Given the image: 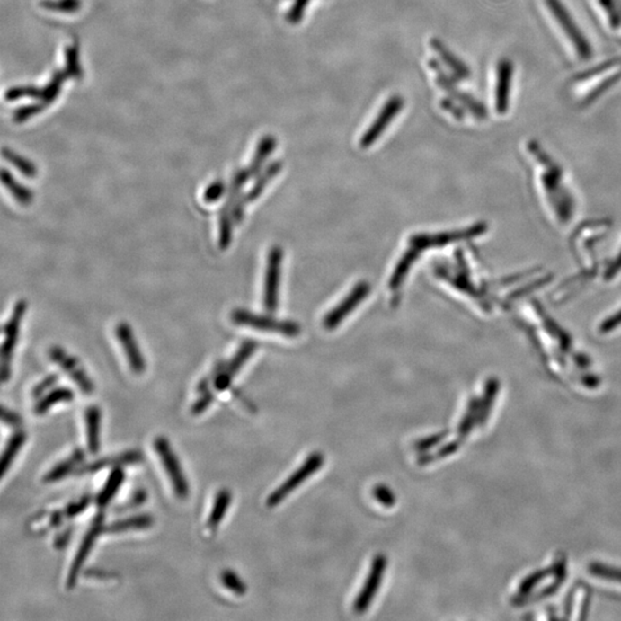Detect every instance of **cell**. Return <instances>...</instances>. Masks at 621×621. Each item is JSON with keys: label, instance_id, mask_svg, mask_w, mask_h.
I'll use <instances>...</instances> for the list:
<instances>
[{"label": "cell", "instance_id": "22", "mask_svg": "<svg viewBox=\"0 0 621 621\" xmlns=\"http://www.w3.org/2000/svg\"><path fill=\"white\" fill-rule=\"evenodd\" d=\"M142 460L143 454L141 451L130 450L123 452V454L120 455H115L111 456V457L98 459L96 460V462H93L89 465H82V466L79 468V470L76 471V473H79V475H84V473L97 472L104 470V468L108 467H121L123 466V465L138 464L139 462H142Z\"/></svg>", "mask_w": 621, "mask_h": 621}, {"label": "cell", "instance_id": "32", "mask_svg": "<svg viewBox=\"0 0 621 621\" xmlns=\"http://www.w3.org/2000/svg\"><path fill=\"white\" fill-rule=\"evenodd\" d=\"M75 394L73 393L71 388L67 386H59L50 390L48 394H45L43 397H40L39 402L36 403L34 411L36 414L43 415L50 411L51 407L60 404V403H69L74 400Z\"/></svg>", "mask_w": 621, "mask_h": 621}, {"label": "cell", "instance_id": "29", "mask_svg": "<svg viewBox=\"0 0 621 621\" xmlns=\"http://www.w3.org/2000/svg\"><path fill=\"white\" fill-rule=\"evenodd\" d=\"M501 384L499 378H489L484 386L483 395L481 397L478 425L483 427L491 417L496 397L499 396Z\"/></svg>", "mask_w": 621, "mask_h": 621}, {"label": "cell", "instance_id": "34", "mask_svg": "<svg viewBox=\"0 0 621 621\" xmlns=\"http://www.w3.org/2000/svg\"><path fill=\"white\" fill-rule=\"evenodd\" d=\"M27 436L22 430L15 431L11 436L6 444L5 449L3 451L2 460H0V475L5 476L8 470H10L12 464H13L16 456L20 450L22 449L24 442H26Z\"/></svg>", "mask_w": 621, "mask_h": 621}, {"label": "cell", "instance_id": "31", "mask_svg": "<svg viewBox=\"0 0 621 621\" xmlns=\"http://www.w3.org/2000/svg\"><path fill=\"white\" fill-rule=\"evenodd\" d=\"M277 146V139L271 135H266L261 139V142L258 143L256 154L253 155V162H251L250 166L246 168L251 179L261 174L262 166H264L270 155L273 154Z\"/></svg>", "mask_w": 621, "mask_h": 621}, {"label": "cell", "instance_id": "15", "mask_svg": "<svg viewBox=\"0 0 621 621\" xmlns=\"http://www.w3.org/2000/svg\"><path fill=\"white\" fill-rule=\"evenodd\" d=\"M371 293V286L368 282H360L353 288L351 293L345 296L342 302L329 311L324 319V327L326 331H334L342 324L347 316L355 311L358 306L364 302L365 298Z\"/></svg>", "mask_w": 621, "mask_h": 621}, {"label": "cell", "instance_id": "40", "mask_svg": "<svg viewBox=\"0 0 621 621\" xmlns=\"http://www.w3.org/2000/svg\"><path fill=\"white\" fill-rule=\"evenodd\" d=\"M40 6L49 11L65 12V13H74L79 11L81 0H44Z\"/></svg>", "mask_w": 621, "mask_h": 621}, {"label": "cell", "instance_id": "19", "mask_svg": "<svg viewBox=\"0 0 621 621\" xmlns=\"http://www.w3.org/2000/svg\"><path fill=\"white\" fill-rule=\"evenodd\" d=\"M115 336L120 342L129 361L131 371L135 374H143L146 371V359H144L141 349L138 347V341L135 339L133 329L130 324L120 323L115 328Z\"/></svg>", "mask_w": 621, "mask_h": 621}, {"label": "cell", "instance_id": "44", "mask_svg": "<svg viewBox=\"0 0 621 621\" xmlns=\"http://www.w3.org/2000/svg\"><path fill=\"white\" fill-rule=\"evenodd\" d=\"M448 434H449V430H444L439 431L438 434L430 435L429 438L419 439V441L415 443V449L421 452V454L422 452L430 451L433 449L434 447L439 446V443H442Z\"/></svg>", "mask_w": 621, "mask_h": 621}, {"label": "cell", "instance_id": "2", "mask_svg": "<svg viewBox=\"0 0 621 621\" xmlns=\"http://www.w3.org/2000/svg\"><path fill=\"white\" fill-rule=\"evenodd\" d=\"M530 154L538 160V163L545 167L546 171L541 176V182L546 196L553 197L550 203L554 205V212L558 216V220L562 222L569 221L573 216L574 201L573 197L566 191L564 183H563V172L558 164L550 158L542 147L538 146L537 142L532 141L528 144Z\"/></svg>", "mask_w": 621, "mask_h": 621}, {"label": "cell", "instance_id": "14", "mask_svg": "<svg viewBox=\"0 0 621 621\" xmlns=\"http://www.w3.org/2000/svg\"><path fill=\"white\" fill-rule=\"evenodd\" d=\"M258 344L254 341H245L229 363L217 366L216 374L213 376V378H215V388L217 392H225L226 389L229 388L234 377L244 368L246 361L256 352Z\"/></svg>", "mask_w": 621, "mask_h": 621}, {"label": "cell", "instance_id": "46", "mask_svg": "<svg viewBox=\"0 0 621 621\" xmlns=\"http://www.w3.org/2000/svg\"><path fill=\"white\" fill-rule=\"evenodd\" d=\"M310 0H295L293 6L290 7L287 14V22L290 24H298L306 15V8Z\"/></svg>", "mask_w": 621, "mask_h": 621}, {"label": "cell", "instance_id": "38", "mask_svg": "<svg viewBox=\"0 0 621 621\" xmlns=\"http://www.w3.org/2000/svg\"><path fill=\"white\" fill-rule=\"evenodd\" d=\"M464 441L457 439H454L449 443L444 444L443 447H439V450L433 455H422L419 458L418 462L421 465H429L430 463L436 462V460L449 457V456L454 455L456 451H458L460 446H462Z\"/></svg>", "mask_w": 621, "mask_h": 621}, {"label": "cell", "instance_id": "12", "mask_svg": "<svg viewBox=\"0 0 621 621\" xmlns=\"http://www.w3.org/2000/svg\"><path fill=\"white\" fill-rule=\"evenodd\" d=\"M283 251L279 246H273L267 258L264 307L270 315L275 314L279 307V283H281Z\"/></svg>", "mask_w": 621, "mask_h": 621}, {"label": "cell", "instance_id": "17", "mask_svg": "<svg viewBox=\"0 0 621 621\" xmlns=\"http://www.w3.org/2000/svg\"><path fill=\"white\" fill-rule=\"evenodd\" d=\"M281 170V162L271 164L264 172H262L257 176L256 182L253 183L250 191L246 193H242L240 199L236 201L235 207H234L233 217L235 225L241 224L242 220H244L246 205L253 203L254 200H258L262 193L264 192L265 188L269 186L271 181L279 175Z\"/></svg>", "mask_w": 621, "mask_h": 621}, {"label": "cell", "instance_id": "25", "mask_svg": "<svg viewBox=\"0 0 621 621\" xmlns=\"http://www.w3.org/2000/svg\"><path fill=\"white\" fill-rule=\"evenodd\" d=\"M566 567V558L559 557L553 565H550L548 569H542L533 572L528 577H526L520 582L519 588H518V596H525L532 593L534 588H536L538 583L549 578L550 575H556L559 571Z\"/></svg>", "mask_w": 621, "mask_h": 621}, {"label": "cell", "instance_id": "42", "mask_svg": "<svg viewBox=\"0 0 621 621\" xmlns=\"http://www.w3.org/2000/svg\"><path fill=\"white\" fill-rule=\"evenodd\" d=\"M600 6L606 11L608 22L612 29L621 27V13L617 0H599Z\"/></svg>", "mask_w": 621, "mask_h": 621}, {"label": "cell", "instance_id": "13", "mask_svg": "<svg viewBox=\"0 0 621 621\" xmlns=\"http://www.w3.org/2000/svg\"><path fill=\"white\" fill-rule=\"evenodd\" d=\"M104 519V514L102 512L98 513L97 516L93 518L92 526H90L84 540H82L79 549H77L75 558H74L72 563L71 569H69L68 572L67 587L69 590L75 587L77 579L80 577L82 567H84L86 559H88L90 553H92L98 537L105 533Z\"/></svg>", "mask_w": 621, "mask_h": 621}, {"label": "cell", "instance_id": "35", "mask_svg": "<svg viewBox=\"0 0 621 621\" xmlns=\"http://www.w3.org/2000/svg\"><path fill=\"white\" fill-rule=\"evenodd\" d=\"M230 504H232V492L227 491V489H222V491L217 493L215 503H213L211 512H209L208 519L209 529H216L221 524Z\"/></svg>", "mask_w": 621, "mask_h": 621}, {"label": "cell", "instance_id": "51", "mask_svg": "<svg viewBox=\"0 0 621 621\" xmlns=\"http://www.w3.org/2000/svg\"><path fill=\"white\" fill-rule=\"evenodd\" d=\"M620 77H621V73L617 74V75L612 76L611 79H608L607 81H604L602 84L598 86V88H596L594 90V92L591 93L590 94V96H588V98L586 100V104H590V102H594L596 100V98L600 96V94H602L603 93H606L607 90L608 88H610V86L614 85L617 81L620 80Z\"/></svg>", "mask_w": 621, "mask_h": 621}, {"label": "cell", "instance_id": "36", "mask_svg": "<svg viewBox=\"0 0 621 621\" xmlns=\"http://www.w3.org/2000/svg\"><path fill=\"white\" fill-rule=\"evenodd\" d=\"M481 400L479 397H472L468 401L466 413L463 415L462 421L458 425V439L464 441L471 434L475 425H478L479 411Z\"/></svg>", "mask_w": 621, "mask_h": 621}, {"label": "cell", "instance_id": "6", "mask_svg": "<svg viewBox=\"0 0 621 621\" xmlns=\"http://www.w3.org/2000/svg\"><path fill=\"white\" fill-rule=\"evenodd\" d=\"M232 320L238 326H245L261 332L278 333V334L293 337V339L302 333V328L297 323L283 322V320L273 319L269 315L253 314V312L242 310V308L233 312Z\"/></svg>", "mask_w": 621, "mask_h": 621}, {"label": "cell", "instance_id": "41", "mask_svg": "<svg viewBox=\"0 0 621 621\" xmlns=\"http://www.w3.org/2000/svg\"><path fill=\"white\" fill-rule=\"evenodd\" d=\"M221 581L224 586L227 588L228 590L233 591L236 595H244L246 591V586L235 572L227 570L221 574Z\"/></svg>", "mask_w": 621, "mask_h": 621}, {"label": "cell", "instance_id": "49", "mask_svg": "<svg viewBox=\"0 0 621 621\" xmlns=\"http://www.w3.org/2000/svg\"><path fill=\"white\" fill-rule=\"evenodd\" d=\"M213 398H215V395H213L212 392H209L208 389L201 390L199 400H197L195 404H193L191 407L192 414L203 413L204 411L212 404Z\"/></svg>", "mask_w": 621, "mask_h": 621}, {"label": "cell", "instance_id": "39", "mask_svg": "<svg viewBox=\"0 0 621 621\" xmlns=\"http://www.w3.org/2000/svg\"><path fill=\"white\" fill-rule=\"evenodd\" d=\"M588 572H590V574L596 578L621 583V569H617V567L594 562L588 565Z\"/></svg>", "mask_w": 621, "mask_h": 621}, {"label": "cell", "instance_id": "57", "mask_svg": "<svg viewBox=\"0 0 621 621\" xmlns=\"http://www.w3.org/2000/svg\"><path fill=\"white\" fill-rule=\"evenodd\" d=\"M617 4H618L619 11L621 13V0H617Z\"/></svg>", "mask_w": 621, "mask_h": 621}, {"label": "cell", "instance_id": "1", "mask_svg": "<svg viewBox=\"0 0 621 621\" xmlns=\"http://www.w3.org/2000/svg\"><path fill=\"white\" fill-rule=\"evenodd\" d=\"M66 58H67V65L64 72H56L53 75L50 84L44 86L43 89L32 88V86H20V88H13L8 90L6 93L7 101H15L22 97H36L40 98V102L37 105L28 106L16 111L14 114V121L22 123L28 120L35 113L40 112L53 101L56 100L58 93H59L61 85L68 76H81V67L79 64V52H77L76 45H72L66 50Z\"/></svg>", "mask_w": 621, "mask_h": 621}, {"label": "cell", "instance_id": "28", "mask_svg": "<svg viewBox=\"0 0 621 621\" xmlns=\"http://www.w3.org/2000/svg\"><path fill=\"white\" fill-rule=\"evenodd\" d=\"M84 452L81 449H77L73 452L71 457L63 460V462L56 465L51 471L48 472V475L44 476L45 483H52L56 481L63 480L67 478L69 475H72L75 471L76 467H81L84 465Z\"/></svg>", "mask_w": 621, "mask_h": 621}, {"label": "cell", "instance_id": "10", "mask_svg": "<svg viewBox=\"0 0 621 621\" xmlns=\"http://www.w3.org/2000/svg\"><path fill=\"white\" fill-rule=\"evenodd\" d=\"M404 98L401 94H394L390 97L388 101L385 102L382 106L380 112H378L377 117L374 119L371 126L365 130L363 136L360 138V147L361 149H368L373 144H376L378 138L384 135L385 131L392 122L398 117V114L402 112L404 109Z\"/></svg>", "mask_w": 621, "mask_h": 621}, {"label": "cell", "instance_id": "18", "mask_svg": "<svg viewBox=\"0 0 621 621\" xmlns=\"http://www.w3.org/2000/svg\"><path fill=\"white\" fill-rule=\"evenodd\" d=\"M49 355H50L52 361L59 365L61 369H64V371L68 374V377L75 382L76 386L82 390V393L86 395H92L93 393V382L75 357L69 355L64 349L59 347L51 348L50 351H49Z\"/></svg>", "mask_w": 621, "mask_h": 621}, {"label": "cell", "instance_id": "47", "mask_svg": "<svg viewBox=\"0 0 621 621\" xmlns=\"http://www.w3.org/2000/svg\"><path fill=\"white\" fill-rule=\"evenodd\" d=\"M618 65H621V57L615 58V59L608 60L606 61V63L595 66V67L590 69V71L579 74L577 80L585 81L590 79V77H594L596 75H599V74L607 72L608 71V69H611L612 67H615V66Z\"/></svg>", "mask_w": 621, "mask_h": 621}, {"label": "cell", "instance_id": "55", "mask_svg": "<svg viewBox=\"0 0 621 621\" xmlns=\"http://www.w3.org/2000/svg\"><path fill=\"white\" fill-rule=\"evenodd\" d=\"M575 588L569 591V595H567V598L565 599L564 619H570V617L572 616V610H573Z\"/></svg>", "mask_w": 621, "mask_h": 621}, {"label": "cell", "instance_id": "23", "mask_svg": "<svg viewBox=\"0 0 621 621\" xmlns=\"http://www.w3.org/2000/svg\"><path fill=\"white\" fill-rule=\"evenodd\" d=\"M421 251H419L413 246H409V249L403 253V256L398 261L396 267L393 271L392 277L389 279V288L393 291H398L404 283V279L407 274L410 273L413 266L417 262L418 259L421 258Z\"/></svg>", "mask_w": 621, "mask_h": 621}, {"label": "cell", "instance_id": "54", "mask_svg": "<svg viewBox=\"0 0 621 621\" xmlns=\"http://www.w3.org/2000/svg\"><path fill=\"white\" fill-rule=\"evenodd\" d=\"M621 324V311L618 312V314H616L610 318L607 319L606 322L603 323L602 324V331L603 332H611L614 331L617 326H620Z\"/></svg>", "mask_w": 621, "mask_h": 621}, {"label": "cell", "instance_id": "53", "mask_svg": "<svg viewBox=\"0 0 621 621\" xmlns=\"http://www.w3.org/2000/svg\"><path fill=\"white\" fill-rule=\"evenodd\" d=\"M2 421L7 426L13 427V429H19L22 423L20 415L16 414L12 410L6 409L5 406L2 407Z\"/></svg>", "mask_w": 621, "mask_h": 621}, {"label": "cell", "instance_id": "33", "mask_svg": "<svg viewBox=\"0 0 621 621\" xmlns=\"http://www.w3.org/2000/svg\"><path fill=\"white\" fill-rule=\"evenodd\" d=\"M2 182L19 204L27 207V205H31L32 200H34V192L22 182H19V181L14 178L13 174L6 170V168H3L2 171Z\"/></svg>", "mask_w": 621, "mask_h": 621}, {"label": "cell", "instance_id": "48", "mask_svg": "<svg viewBox=\"0 0 621 621\" xmlns=\"http://www.w3.org/2000/svg\"><path fill=\"white\" fill-rule=\"evenodd\" d=\"M59 381V376L57 374H50L47 377H44L42 381L39 382L32 389V397L37 400V398L43 397L45 394L50 392L53 386Z\"/></svg>", "mask_w": 621, "mask_h": 621}, {"label": "cell", "instance_id": "3", "mask_svg": "<svg viewBox=\"0 0 621 621\" xmlns=\"http://www.w3.org/2000/svg\"><path fill=\"white\" fill-rule=\"evenodd\" d=\"M249 179L251 178L245 168V170H238L230 183L227 199L219 212V248L221 250L228 249L232 244L233 227L235 225L233 217L234 207L244 193L242 191Z\"/></svg>", "mask_w": 621, "mask_h": 621}, {"label": "cell", "instance_id": "27", "mask_svg": "<svg viewBox=\"0 0 621 621\" xmlns=\"http://www.w3.org/2000/svg\"><path fill=\"white\" fill-rule=\"evenodd\" d=\"M123 481H125V472H123L121 467H114L108 480H106L104 487L98 493L96 499L98 509L104 510L108 507L114 497L117 496L119 489L122 487Z\"/></svg>", "mask_w": 621, "mask_h": 621}, {"label": "cell", "instance_id": "5", "mask_svg": "<svg viewBox=\"0 0 621 621\" xmlns=\"http://www.w3.org/2000/svg\"><path fill=\"white\" fill-rule=\"evenodd\" d=\"M154 448L159 456L164 472L167 473L176 497H179L180 500H186L191 488H189L186 475L181 467L178 456L173 451L170 442L164 436H159L155 439Z\"/></svg>", "mask_w": 621, "mask_h": 621}, {"label": "cell", "instance_id": "56", "mask_svg": "<svg viewBox=\"0 0 621 621\" xmlns=\"http://www.w3.org/2000/svg\"><path fill=\"white\" fill-rule=\"evenodd\" d=\"M590 595L586 594V598L583 599V603L581 610H580L579 619L585 620L588 617V612H590Z\"/></svg>", "mask_w": 621, "mask_h": 621}, {"label": "cell", "instance_id": "16", "mask_svg": "<svg viewBox=\"0 0 621 621\" xmlns=\"http://www.w3.org/2000/svg\"><path fill=\"white\" fill-rule=\"evenodd\" d=\"M386 564H388V561L384 554H377L374 558L368 579H366L364 586L361 588L360 593L358 594L355 604H353V610L356 614H364L371 607L372 600L376 598L378 590H380L382 580H384Z\"/></svg>", "mask_w": 621, "mask_h": 621}, {"label": "cell", "instance_id": "43", "mask_svg": "<svg viewBox=\"0 0 621 621\" xmlns=\"http://www.w3.org/2000/svg\"><path fill=\"white\" fill-rule=\"evenodd\" d=\"M226 193V184L224 181L217 180L205 189L203 200L205 203L215 204L219 201Z\"/></svg>", "mask_w": 621, "mask_h": 621}, {"label": "cell", "instance_id": "50", "mask_svg": "<svg viewBox=\"0 0 621 621\" xmlns=\"http://www.w3.org/2000/svg\"><path fill=\"white\" fill-rule=\"evenodd\" d=\"M441 108L446 110L447 112L454 115L457 120H463L464 119V109L463 106H458L457 102L452 100V98H443L441 101Z\"/></svg>", "mask_w": 621, "mask_h": 621}, {"label": "cell", "instance_id": "26", "mask_svg": "<svg viewBox=\"0 0 621 621\" xmlns=\"http://www.w3.org/2000/svg\"><path fill=\"white\" fill-rule=\"evenodd\" d=\"M565 580L566 567L558 572L556 574V579L554 580V582H551L549 586L543 588V590H538L537 593H530L525 596H514L511 600L512 606L522 607L525 606V604L537 603L540 602L542 599L551 598V596H554L559 590H561V587L563 586V583L565 582Z\"/></svg>", "mask_w": 621, "mask_h": 621}, {"label": "cell", "instance_id": "37", "mask_svg": "<svg viewBox=\"0 0 621 621\" xmlns=\"http://www.w3.org/2000/svg\"><path fill=\"white\" fill-rule=\"evenodd\" d=\"M3 155L8 163L13 164L16 170L22 173V175L27 176V178H35L37 175V168L31 160L22 157V155L10 149H4Z\"/></svg>", "mask_w": 621, "mask_h": 621}, {"label": "cell", "instance_id": "52", "mask_svg": "<svg viewBox=\"0 0 621 621\" xmlns=\"http://www.w3.org/2000/svg\"><path fill=\"white\" fill-rule=\"evenodd\" d=\"M90 499L88 496L84 497L75 503L69 504L67 509L65 510V516L68 518H73L79 516L80 513L84 512V510L89 507Z\"/></svg>", "mask_w": 621, "mask_h": 621}, {"label": "cell", "instance_id": "7", "mask_svg": "<svg viewBox=\"0 0 621 621\" xmlns=\"http://www.w3.org/2000/svg\"><path fill=\"white\" fill-rule=\"evenodd\" d=\"M27 311L26 300H19L15 304L11 318L4 327V339L2 347V381L6 384L12 377V360H13L16 343H18L20 328Z\"/></svg>", "mask_w": 621, "mask_h": 621}, {"label": "cell", "instance_id": "24", "mask_svg": "<svg viewBox=\"0 0 621 621\" xmlns=\"http://www.w3.org/2000/svg\"><path fill=\"white\" fill-rule=\"evenodd\" d=\"M86 443L92 454H97L101 448L102 413L98 406H89L85 411Z\"/></svg>", "mask_w": 621, "mask_h": 621}, {"label": "cell", "instance_id": "11", "mask_svg": "<svg viewBox=\"0 0 621 621\" xmlns=\"http://www.w3.org/2000/svg\"><path fill=\"white\" fill-rule=\"evenodd\" d=\"M429 65L431 71L435 73L436 84H439V88L449 94V97L452 98V100L459 102V104H462L464 109L470 111V112L475 115L476 119H479V120H483V119L488 117L487 110L484 108L483 102L476 101L475 98H473L470 96V94L460 92V90L457 89V86H456L454 79H451V77L443 71L441 64L439 63V60L431 58V59L429 61Z\"/></svg>", "mask_w": 621, "mask_h": 621}, {"label": "cell", "instance_id": "30", "mask_svg": "<svg viewBox=\"0 0 621 621\" xmlns=\"http://www.w3.org/2000/svg\"><path fill=\"white\" fill-rule=\"evenodd\" d=\"M154 525V518L150 514H136L125 518V519L113 521L105 526V533L119 534L129 532V530H141L151 528Z\"/></svg>", "mask_w": 621, "mask_h": 621}, {"label": "cell", "instance_id": "20", "mask_svg": "<svg viewBox=\"0 0 621 621\" xmlns=\"http://www.w3.org/2000/svg\"><path fill=\"white\" fill-rule=\"evenodd\" d=\"M513 74L512 61L503 58L497 65V80L495 90V108L500 114H505L509 111L510 93H511V82Z\"/></svg>", "mask_w": 621, "mask_h": 621}, {"label": "cell", "instance_id": "21", "mask_svg": "<svg viewBox=\"0 0 621 621\" xmlns=\"http://www.w3.org/2000/svg\"><path fill=\"white\" fill-rule=\"evenodd\" d=\"M430 45L444 65L449 67L455 77H457L458 80H467L468 77H471V69L441 40L430 39Z\"/></svg>", "mask_w": 621, "mask_h": 621}, {"label": "cell", "instance_id": "9", "mask_svg": "<svg viewBox=\"0 0 621 621\" xmlns=\"http://www.w3.org/2000/svg\"><path fill=\"white\" fill-rule=\"evenodd\" d=\"M546 7L549 8L551 15L556 19L559 26L563 28L565 31L567 37H569L572 44L575 50H577L578 56L582 58L583 60L590 59L593 56V48L590 42H588L587 37L582 34L581 29L577 26L573 18L566 10L564 4L561 0H546Z\"/></svg>", "mask_w": 621, "mask_h": 621}, {"label": "cell", "instance_id": "8", "mask_svg": "<svg viewBox=\"0 0 621 621\" xmlns=\"http://www.w3.org/2000/svg\"><path fill=\"white\" fill-rule=\"evenodd\" d=\"M324 456L322 452H314V454L308 456L306 463H303L302 466H300L297 471L294 472L281 486L275 489V491L271 493L266 501L267 507H278V505L281 503L283 500L287 499L295 489H297L300 484L306 483L310 476L318 472L320 468L324 466Z\"/></svg>", "mask_w": 621, "mask_h": 621}, {"label": "cell", "instance_id": "4", "mask_svg": "<svg viewBox=\"0 0 621 621\" xmlns=\"http://www.w3.org/2000/svg\"><path fill=\"white\" fill-rule=\"evenodd\" d=\"M486 230V226L478 224L465 229L450 230V232L415 234L410 237L409 244L419 251L444 248L452 244L481 236Z\"/></svg>", "mask_w": 621, "mask_h": 621}, {"label": "cell", "instance_id": "45", "mask_svg": "<svg viewBox=\"0 0 621 621\" xmlns=\"http://www.w3.org/2000/svg\"><path fill=\"white\" fill-rule=\"evenodd\" d=\"M373 496L378 503L386 508H393L396 504V496H395L392 489L385 486V484L374 488Z\"/></svg>", "mask_w": 621, "mask_h": 621}]
</instances>
